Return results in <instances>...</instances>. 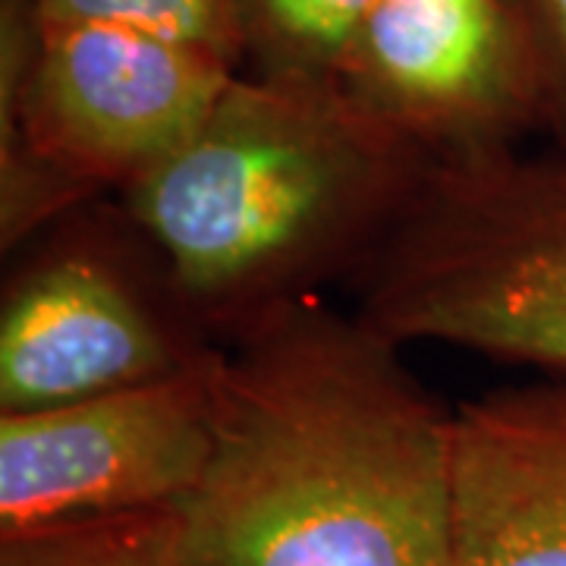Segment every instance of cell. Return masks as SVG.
Segmentation results:
<instances>
[{
	"label": "cell",
	"instance_id": "obj_12",
	"mask_svg": "<svg viewBox=\"0 0 566 566\" xmlns=\"http://www.w3.org/2000/svg\"><path fill=\"white\" fill-rule=\"evenodd\" d=\"M526 22L535 48L542 98H545V136L566 155V0H513Z\"/></svg>",
	"mask_w": 566,
	"mask_h": 566
},
{
	"label": "cell",
	"instance_id": "obj_4",
	"mask_svg": "<svg viewBox=\"0 0 566 566\" xmlns=\"http://www.w3.org/2000/svg\"><path fill=\"white\" fill-rule=\"evenodd\" d=\"M243 70L129 22L41 20L32 63L0 66V249L120 196L189 139Z\"/></svg>",
	"mask_w": 566,
	"mask_h": 566
},
{
	"label": "cell",
	"instance_id": "obj_5",
	"mask_svg": "<svg viewBox=\"0 0 566 566\" xmlns=\"http://www.w3.org/2000/svg\"><path fill=\"white\" fill-rule=\"evenodd\" d=\"M0 290V416L202 368L221 344L117 196L20 245Z\"/></svg>",
	"mask_w": 566,
	"mask_h": 566
},
{
	"label": "cell",
	"instance_id": "obj_11",
	"mask_svg": "<svg viewBox=\"0 0 566 566\" xmlns=\"http://www.w3.org/2000/svg\"><path fill=\"white\" fill-rule=\"evenodd\" d=\"M41 20L129 22L218 51L243 70L233 0H35Z\"/></svg>",
	"mask_w": 566,
	"mask_h": 566
},
{
	"label": "cell",
	"instance_id": "obj_8",
	"mask_svg": "<svg viewBox=\"0 0 566 566\" xmlns=\"http://www.w3.org/2000/svg\"><path fill=\"white\" fill-rule=\"evenodd\" d=\"M453 566H566V381L453 409Z\"/></svg>",
	"mask_w": 566,
	"mask_h": 566
},
{
	"label": "cell",
	"instance_id": "obj_6",
	"mask_svg": "<svg viewBox=\"0 0 566 566\" xmlns=\"http://www.w3.org/2000/svg\"><path fill=\"white\" fill-rule=\"evenodd\" d=\"M337 85L434 164L545 136L538 61L513 0H375Z\"/></svg>",
	"mask_w": 566,
	"mask_h": 566
},
{
	"label": "cell",
	"instance_id": "obj_1",
	"mask_svg": "<svg viewBox=\"0 0 566 566\" xmlns=\"http://www.w3.org/2000/svg\"><path fill=\"white\" fill-rule=\"evenodd\" d=\"M403 349L322 296L223 346L189 566H453V409Z\"/></svg>",
	"mask_w": 566,
	"mask_h": 566
},
{
	"label": "cell",
	"instance_id": "obj_2",
	"mask_svg": "<svg viewBox=\"0 0 566 566\" xmlns=\"http://www.w3.org/2000/svg\"><path fill=\"white\" fill-rule=\"evenodd\" d=\"M431 167L337 82L240 73L199 129L117 199L227 346L331 283L356 281Z\"/></svg>",
	"mask_w": 566,
	"mask_h": 566
},
{
	"label": "cell",
	"instance_id": "obj_3",
	"mask_svg": "<svg viewBox=\"0 0 566 566\" xmlns=\"http://www.w3.org/2000/svg\"><path fill=\"white\" fill-rule=\"evenodd\" d=\"M356 315L403 346L441 344L566 381V155L434 164L349 283Z\"/></svg>",
	"mask_w": 566,
	"mask_h": 566
},
{
	"label": "cell",
	"instance_id": "obj_9",
	"mask_svg": "<svg viewBox=\"0 0 566 566\" xmlns=\"http://www.w3.org/2000/svg\"><path fill=\"white\" fill-rule=\"evenodd\" d=\"M375 0H233L243 73L277 82H337Z\"/></svg>",
	"mask_w": 566,
	"mask_h": 566
},
{
	"label": "cell",
	"instance_id": "obj_7",
	"mask_svg": "<svg viewBox=\"0 0 566 566\" xmlns=\"http://www.w3.org/2000/svg\"><path fill=\"white\" fill-rule=\"evenodd\" d=\"M218 359L151 385L0 416V538L180 506L211 453Z\"/></svg>",
	"mask_w": 566,
	"mask_h": 566
},
{
	"label": "cell",
	"instance_id": "obj_10",
	"mask_svg": "<svg viewBox=\"0 0 566 566\" xmlns=\"http://www.w3.org/2000/svg\"><path fill=\"white\" fill-rule=\"evenodd\" d=\"M0 566H189L177 506L0 538Z\"/></svg>",
	"mask_w": 566,
	"mask_h": 566
}]
</instances>
